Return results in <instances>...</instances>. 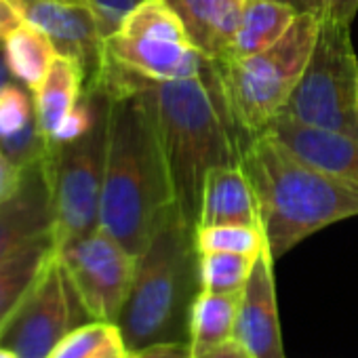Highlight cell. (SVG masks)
I'll list each match as a JSON object with an SVG mask.
<instances>
[{
    "label": "cell",
    "mask_w": 358,
    "mask_h": 358,
    "mask_svg": "<svg viewBox=\"0 0 358 358\" xmlns=\"http://www.w3.org/2000/svg\"><path fill=\"white\" fill-rule=\"evenodd\" d=\"M97 83L112 93L99 228L139 257L175 203L156 108L131 72L108 62Z\"/></svg>",
    "instance_id": "cell-1"
},
{
    "label": "cell",
    "mask_w": 358,
    "mask_h": 358,
    "mask_svg": "<svg viewBox=\"0 0 358 358\" xmlns=\"http://www.w3.org/2000/svg\"><path fill=\"white\" fill-rule=\"evenodd\" d=\"M83 91H85L83 68L74 59L66 55H57L45 80L34 91L36 118H38L41 133L45 135L47 141L62 124V120L74 110Z\"/></svg>",
    "instance_id": "cell-18"
},
{
    "label": "cell",
    "mask_w": 358,
    "mask_h": 358,
    "mask_svg": "<svg viewBox=\"0 0 358 358\" xmlns=\"http://www.w3.org/2000/svg\"><path fill=\"white\" fill-rule=\"evenodd\" d=\"M106 62L150 80H182L203 76L209 57L190 43H169L112 32L106 36Z\"/></svg>",
    "instance_id": "cell-13"
},
{
    "label": "cell",
    "mask_w": 358,
    "mask_h": 358,
    "mask_svg": "<svg viewBox=\"0 0 358 358\" xmlns=\"http://www.w3.org/2000/svg\"><path fill=\"white\" fill-rule=\"evenodd\" d=\"M0 148L20 169L41 160L49 150L38 127L34 91L15 78L0 87Z\"/></svg>",
    "instance_id": "cell-15"
},
{
    "label": "cell",
    "mask_w": 358,
    "mask_h": 358,
    "mask_svg": "<svg viewBox=\"0 0 358 358\" xmlns=\"http://www.w3.org/2000/svg\"><path fill=\"white\" fill-rule=\"evenodd\" d=\"M211 226L262 228L257 201L241 164L217 166L207 177L199 228Z\"/></svg>",
    "instance_id": "cell-16"
},
{
    "label": "cell",
    "mask_w": 358,
    "mask_h": 358,
    "mask_svg": "<svg viewBox=\"0 0 358 358\" xmlns=\"http://www.w3.org/2000/svg\"><path fill=\"white\" fill-rule=\"evenodd\" d=\"M26 24L45 32L57 55L74 59L85 74V87L95 85L106 64V36L91 5L68 0H13Z\"/></svg>",
    "instance_id": "cell-10"
},
{
    "label": "cell",
    "mask_w": 358,
    "mask_h": 358,
    "mask_svg": "<svg viewBox=\"0 0 358 358\" xmlns=\"http://www.w3.org/2000/svg\"><path fill=\"white\" fill-rule=\"evenodd\" d=\"M9 80H13V74L7 66V59H5V51H3V45H0V87L7 85Z\"/></svg>",
    "instance_id": "cell-34"
},
{
    "label": "cell",
    "mask_w": 358,
    "mask_h": 358,
    "mask_svg": "<svg viewBox=\"0 0 358 358\" xmlns=\"http://www.w3.org/2000/svg\"><path fill=\"white\" fill-rule=\"evenodd\" d=\"M129 356V352H127V348H124V343H122V337L118 335L114 341H110L95 358H127Z\"/></svg>",
    "instance_id": "cell-33"
},
{
    "label": "cell",
    "mask_w": 358,
    "mask_h": 358,
    "mask_svg": "<svg viewBox=\"0 0 358 358\" xmlns=\"http://www.w3.org/2000/svg\"><path fill=\"white\" fill-rule=\"evenodd\" d=\"M201 291L196 226L173 203L137 257L133 285L116 320L127 352L190 343V316Z\"/></svg>",
    "instance_id": "cell-4"
},
{
    "label": "cell",
    "mask_w": 358,
    "mask_h": 358,
    "mask_svg": "<svg viewBox=\"0 0 358 358\" xmlns=\"http://www.w3.org/2000/svg\"><path fill=\"white\" fill-rule=\"evenodd\" d=\"M241 293L201 291L190 316V343L194 350L213 348L234 339Z\"/></svg>",
    "instance_id": "cell-22"
},
{
    "label": "cell",
    "mask_w": 358,
    "mask_h": 358,
    "mask_svg": "<svg viewBox=\"0 0 358 358\" xmlns=\"http://www.w3.org/2000/svg\"><path fill=\"white\" fill-rule=\"evenodd\" d=\"M22 24H24V15L20 13L13 0H0V45Z\"/></svg>",
    "instance_id": "cell-31"
},
{
    "label": "cell",
    "mask_w": 358,
    "mask_h": 358,
    "mask_svg": "<svg viewBox=\"0 0 358 358\" xmlns=\"http://www.w3.org/2000/svg\"><path fill=\"white\" fill-rule=\"evenodd\" d=\"M68 3H83V5H91V0H68Z\"/></svg>",
    "instance_id": "cell-36"
},
{
    "label": "cell",
    "mask_w": 358,
    "mask_h": 358,
    "mask_svg": "<svg viewBox=\"0 0 358 358\" xmlns=\"http://www.w3.org/2000/svg\"><path fill=\"white\" fill-rule=\"evenodd\" d=\"M55 230L47 154L24 169L15 192L0 199V262Z\"/></svg>",
    "instance_id": "cell-11"
},
{
    "label": "cell",
    "mask_w": 358,
    "mask_h": 358,
    "mask_svg": "<svg viewBox=\"0 0 358 358\" xmlns=\"http://www.w3.org/2000/svg\"><path fill=\"white\" fill-rule=\"evenodd\" d=\"M112 93L93 127L74 141L49 145L47 166L55 209V245L91 234L99 228V207L110 139Z\"/></svg>",
    "instance_id": "cell-7"
},
{
    "label": "cell",
    "mask_w": 358,
    "mask_h": 358,
    "mask_svg": "<svg viewBox=\"0 0 358 358\" xmlns=\"http://www.w3.org/2000/svg\"><path fill=\"white\" fill-rule=\"evenodd\" d=\"M141 0H91V7L99 20L101 32L103 36H110L118 24L122 22V17L137 5Z\"/></svg>",
    "instance_id": "cell-27"
},
{
    "label": "cell",
    "mask_w": 358,
    "mask_h": 358,
    "mask_svg": "<svg viewBox=\"0 0 358 358\" xmlns=\"http://www.w3.org/2000/svg\"><path fill=\"white\" fill-rule=\"evenodd\" d=\"M133 76L148 91L156 108L175 205L199 228L209 173L241 160L238 133L217 91L205 76L182 80Z\"/></svg>",
    "instance_id": "cell-3"
},
{
    "label": "cell",
    "mask_w": 358,
    "mask_h": 358,
    "mask_svg": "<svg viewBox=\"0 0 358 358\" xmlns=\"http://www.w3.org/2000/svg\"><path fill=\"white\" fill-rule=\"evenodd\" d=\"M182 15L190 43L209 59L230 57L247 0H171Z\"/></svg>",
    "instance_id": "cell-17"
},
{
    "label": "cell",
    "mask_w": 358,
    "mask_h": 358,
    "mask_svg": "<svg viewBox=\"0 0 358 358\" xmlns=\"http://www.w3.org/2000/svg\"><path fill=\"white\" fill-rule=\"evenodd\" d=\"M129 358H194L192 343H156L145 350L129 354Z\"/></svg>",
    "instance_id": "cell-28"
},
{
    "label": "cell",
    "mask_w": 358,
    "mask_h": 358,
    "mask_svg": "<svg viewBox=\"0 0 358 358\" xmlns=\"http://www.w3.org/2000/svg\"><path fill=\"white\" fill-rule=\"evenodd\" d=\"M295 20L297 13L278 0H247L228 59H241L266 51L293 26Z\"/></svg>",
    "instance_id": "cell-20"
},
{
    "label": "cell",
    "mask_w": 358,
    "mask_h": 358,
    "mask_svg": "<svg viewBox=\"0 0 358 358\" xmlns=\"http://www.w3.org/2000/svg\"><path fill=\"white\" fill-rule=\"evenodd\" d=\"M24 169H20L5 152L0 148V199L9 196L11 192L17 190L20 182H22Z\"/></svg>",
    "instance_id": "cell-29"
},
{
    "label": "cell",
    "mask_w": 358,
    "mask_h": 358,
    "mask_svg": "<svg viewBox=\"0 0 358 358\" xmlns=\"http://www.w3.org/2000/svg\"><path fill=\"white\" fill-rule=\"evenodd\" d=\"M0 358H17L13 352H9V350H5V348H0Z\"/></svg>",
    "instance_id": "cell-35"
},
{
    "label": "cell",
    "mask_w": 358,
    "mask_h": 358,
    "mask_svg": "<svg viewBox=\"0 0 358 358\" xmlns=\"http://www.w3.org/2000/svg\"><path fill=\"white\" fill-rule=\"evenodd\" d=\"M114 32L169 43H190L186 24L171 0H141L122 17Z\"/></svg>",
    "instance_id": "cell-23"
},
{
    "label": "cell",
    "mask_w": 358,
    "mask_h": 358,
    "mask_svg": "<svg viewBox=\"0 0 358 358\" xmlns=\"http://www.w3.org/2000/svg\"><path fill=\"white\" fill-rule=\"evenodd\" d=\"M257 255L209 251L199 253V274L203 291L213 293H241L253 270Z\"/></svg>",
    "instance_id": "cell-24"
},
{
    "label": "cell",
    "mask_w": 358,
    "mask_h": 358,
    "mask_svg": "<svg viewBox=\"0 0 358 358\" xmlns=\"http://www.w3.org/2000/svg\"><path fill=\"white\" fill-rule=\"evenodd\" d=\"M278 3H282V5H287V7H291L297 15H306V13H310V15H318V17H322V13L327 11V7H329L331 0H278Z\"/></svg>",
    "instance_id": "cell-32"
},
{
    "label": "cell",
    "mask_w": 358,
    "mask_h": 358,
    "mask_svg": "<svg viewBox=\"0 0 358 358\" xmlns=\"http://www.w3.org/2000/svg\"><path fill=\"white\" fill-rule=\"evenodd\" d=\"M274 262L276 259L266 243L255 257L245 289L241 291L234 339L253 358H287L280 337Z\"/></svg>",
    "instance_id": "cell-12"
},
{
    "label": "cell",
    "mask_w": 358,
    "mask_h": 358,
    "mask_svg": "<svg viewBox=\"0 0 358 358\" xmlns=\"http://www.w3.org/2000/svg\"><path fill=\"white\" fill-rule=\"evenodd\" d=\"M266 245L262 228L249 226H211L196 228V249L199 253L224 251V253H243L257 255Z\"/></svg>",
    "instance_id": "cell-25"
},
{
    "label": "cell",
    "mask_w": 358,
    "mask_h": 358,
    "mask_svg": "<svg viewBox=\"0 0 358 358\" xmlns=\"http://www.w3.org/2000/svg\"><path fill=\"white\" fill-rule=\"evenodd\" d=\"M287 150L316 169L358 186V139L339 131L314 127L291 116H278L266 131Z\"/></svg>",
    "instance_id": "cell-14"
},
{
    "label": "cell",
    "mask_w": 358,
    "mask_h": 358,
    "mask_svg": "<svg viewBox=\"0 0 358 358\" xmlns=\"http://www.w3.org/2000/svg\"><path fill=\"white\" fill-rule=\"evenodd\" d=\"M127 358H129V356H127Z\"/></svg>",
    "instance_id": "cell-37"
},
{
    "label": "cell",
    "mask_w": 358,
    "mask_h": 358,
    "mask_svg": "<svg viewBox=\"0 0 358 358\" xmlns=\"http://www.w3.org/2000/svg\"><path fill=\"white\" fill-rule=\"evenodd\" d=\"M91 320V314L55 253L34 287L0 329V348L13 352L17 358H49L72 329Z\"/></svg>",
    "instance_id": "cell-8"
},
{
    "label": "cell",
    "mask_w": 358,
    "mask_h": 358,
    "mask_svg": "<svg viewBox=\"0 0 358 358\" xmlns=\"http://www.w3.org/2000/svg\"><path fill=\"white\" fill-rule=\"evenodd\" d=\"M55 236H43L0 262V329L55 257Z\"/></svg>",
    "instance_id": "cell-19"
},
{
    "label": "cell",
    "mask_w": 358,
    "mask_h": 358,
    "mask_svg": "<svg viewBox=\"0 0 358 358\" xmlns=\"http://www.w3.org/2000/svg\"><path fill=\"white\" fill-rule=\"evenodd\" d=\"M118 327L103 320H91L72 329L49 358H95L110 341L118 337Z\"/></svg>",
    "instance_id": "cell-26"
},
{
    "label": "cell",
    "mask_w": 358,
    "mask_h": 358,
    "mask_svg": "<svg viewBox=\"0 0 358 358\" xmlns=\"http://www.w3.org/2000/svg\"><path fill=\"white\" fill-rule=\"evenodd\" d=\"M320 28L318 15H297L293 26L266 51L228 59H209L203 76L217 91L236 133L241 148L282 114L297 87Z\"/></svg>",
    "instance_id": "cell-5"
},
{
    "label": "cell",
    "mask_w": 358,
    "mask_h": 358,
    "mask_svg": "<svg viewBox=\"0 0 358 358\" xmlns=\"http://www.w3.org/2000/svg\"><path fill=\"white\" fill-rule=\"evenodd\" d=\"M194 358H253V356L236 339H230V341L213 345V348L194 350Z\"/></svg>",
    "instance_id": "cell-30"
},
{
    "label": "cell",
    "mask_w": 358,
    "mask_h": 358,
    "mask_svg": "<svg viewBox=\"0 0 358 358\" xmlns=\"http://www.w3.org/2000/svg\"><path fill=\"white\" fill-rule=\"evenodd\" d=\"M57 257L91 318L116 324L133 285L137 257L103 228L57 247Z\"/></svg>",
    "instance_id": "cell-9"
},
{
    "label": "cell",
    "mask_w": 358,
    "mask_h": 358,
    "mask_svg": "<svg viewBox=\"0 0 358 358\" xmlns=\"http://www.w3.org/2000/svg\"><path fill=\"white\" fill-rule=\"evenodd\" d=\"M358 0H331L306 70L280 116L339 131L358 139V59L352 20Z\"/></svg>",
    "instance_id": "cell-6"
},
{
    "label": "cell",
    "mask_w": 358,
    "mask_h": 358,
    "mask_svg": "<svg viewBox=\"0 0 358 358\" xmlns=\"http://www.w3.org/2000/svg\"><path fill=\"white\" fill-rule=\"evenodd\" d=\"M3 51L13 78L32 91L41 87L57 57L51 38L26 22L5 38Z\"/></svg>",
    "instance_id": "cell-21"
},
{
    "label": "cell",
    "mask_w": 358,
    "mask_h": 358,
    "mask_svg": "<svg viewBox=\"0 0 358 358\" xmlns=\"http://www.w3.org/2000/svg\"><path fill=\"white\" fill-rule=\"evenodd\" d=\"M238 164L274 259L314 232L358 215V186L301 160L268 133L245 141Z\"/></svg>",
    "instance_id": "cell-2"
}]
</instances>
